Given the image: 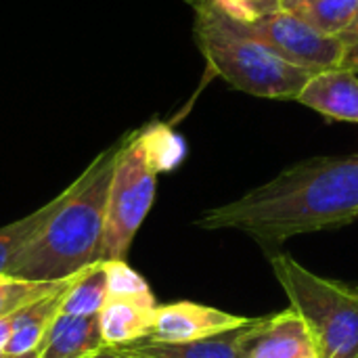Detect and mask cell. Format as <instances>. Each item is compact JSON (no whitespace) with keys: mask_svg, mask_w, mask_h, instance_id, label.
Instances as JSON below:
<instances>
[{"mask_svg":"<svg viewBox=\"0 0 358 358\" xmlns=\"http://www.w3.org/2000/svg\"><path fill=\"white\" fill-rule=\"evenodd\" d=\"M80 275V273H78ZM67 279L61 287H57L52 294L31 302L29 306L21 308L15 317H13V329H10V338L2 350V355L8 358L25 357L31 352H38L48 329L52 327V323L57 321V317L61 315V306L63 300L69 292V287L73 285L76 277Z\"/></svg>","mask_w":358,"mask_h":358,"instance_id":"cell-10","label":"cell"},{"mask_svg":"<svg viewBox=\"0 0 358 358\" xmlns=\"http://www.w3.org/2000/svg\"><path fill=\"white\" fill-rule=\"evenodd\" d=\"M67 281V279H65ZM65 281H23L0 277V319L13 317L31 302L52 294Z\"/></svg>","mask_w":358,"mask_h":358,"instance_id":"cell-17","label":"cell"},{"mask_svg":"<svg viewBox=\"0 0 358 358\" xmlns=\"http://www.w3.org/2000/svg\"><path fill=\"white\" fill-rule=\"evenodd\" d=\"M296 101L329 120L358 124V73L346 67L313 73Z\"/></svg>","mask_w":358,"mask_h":358,"instance_id":"cell-9","label":"cell"},{"mask_svg":"<svg viewBox=\"0 0 358 358\" xmlns=\"http://www.w3.org/2000/svg\"><path fill=\"white\" fill-rule=\"evenodd\" d=\"M122 138L105 149L59 195L42 231L21 250L6 277L23 281H65L101 262L107 195Z\"/></svg>","mask_w":358,"mask_h":358,"instance_id":"cell-2","label":"cell"},{"mask_svg":"<svg viewBox=\"0 0 358 358\" xmlns=\"http://www.w3.org/2000/svg\"><path fill=\"white\" fill-rule=\"evenodd\" d=\"M292 10L315 29L340 38L358 17V0H306Z\"/></svg>","mask_w":358,"mask_h":358,"instance_id":"cell-16","label":"cell"},{"mask_svg":"<svg viewBox=\"0 0 358 358\" xmlns=\"http://www.w3.org/2000/svg\"><path fill=\"white\" fill-rule=\"evenodd\" d=\"M57 203H59V195L50 199L46 206H42L40 210L31 212L29 216L0 229V277H6L8 268L13 266L21 250L42 231V227L52 216Z\"/></svg>","mask_w":358,"mask_h":358,"instance_id":"cell-15","label":"cell"},{"mask_svg":"<svg viewBox=\"0 0 358 358\" xmlns=\"http://www.w3.org/2000/svg\"><path fill=\"white\" fill-rule=\"evenodd\" d=\"M235 17L241 19L283 61L300 69L319 73L342 67L346 52L344 42L315 29L294 10L281 8L279 2L262 4Z\"/></svg>","mask_w":358,"mask_h":358,"instance_id":"cell-6","label":"cell"},{"mask_svg":"<svg viewBox=\"0 0 358 358\" xmlns=\"http://www.w3.org/2000/svg\"><path fill=\"white\" fill-rule=\"evenodd\" d=\"M302 2H306V0H279V6L292 10V8H296L298 4H302Z\"/></svg>","mask_w":358,"mask_h":358,"instance_id":"cell-24","label":"cell"},{"mask_svg":"<svg viewBox=\"0 0 358 358\" xmlns=\"http://www.w3.org/2000/svg\"><path fill=\"white\" fill-rule=\"evenodd\" d=\"M109 298V283H107V264L96 262L82 271L73 285L69 287L61 315H71V317H94L101 313Z\"/></svg>","mask_w":358,"mask_h":358,"instance_id":"cell-14","label":"cell"},{"mask_svg":"<svg viewBox=\"0 0 358 358\" xmlns=\"http://www.w3.org/2000/svg\"><path fill=\"white\" fill-rule=\"evenodd\" d=\"M103 346L99 315H59L38 350V358H86Z\"/></svg>","mask_w":358,"mask_h":358,"instance_id":"cell-12","label":"cell"},{"mask_svg":"<svg viewBox=\"0 0 358 358\" xmlns=\"http://www.w3.org/2000/svg\"><path fill=\"white\" fill-rule=\"evenodd\" d=\"M245 321H248L245 317H237L212 306H203L195 302H174L155 308L151 334L145 340H155L166 344L195 342L237 329Z\"/></svg>","mask_w":358,"mask_h":358,"instance_id":"cell-7","label":"cell"},{"mask_svg":"<svg viewBox=\"0 0 358 358\" xmlns=\"http://www.w3.org/2000/svg\"><path fill=\"white\" fill-rule=\"evenodd\" d=\"M340 40L344 42V46H346V48H348L350 44H355V42H357L358 40V17L355 19V23H352V25H350V27H348V29H346V31L340 36Z\"/></svg>","mask_w":358,"mask_h":358,"instance_id":"cell-23","label":"cell"},{"mask_svg":"<svg viewBox=\"0 0 358 358\" xmlns=\"http://www.w3.org/2000/svg\"><path fill=\"white\" fill-rule=\"evenodd\" d=\"M358 218V151L298 162L243 197L208 210L203 229H237L260 243L329 231Z\"/></svg>","mask_w":358,"mask_h":358,"instance_id":"cell-1","label":"cell"},{"mask_svg":"<svg viewBox=\"0 0 358 358\" xmlns=\"http://www.w3.org/2000/svg\"><path fill=\"white\" fill-rule=\"evenodd\" d=\"M229 13L233 15H243L248 13L250 8H256V6H262V4H271V2H279V0H218Z\"/></svg>","mask_w":358,"mask_h":358,"instance_id":"cell-19","label":"cell"},{"mask_svg":"<svg viewBox=\"0 0 358 358\" xmlns=\"http://www.w3.org/2000/svg\"><path fill=\"white\" fill-rule=\"evenodd\" d=\"M15 317V315H13ZM13 317H2L0 319V355L10 338V329H13Z\"/></svg>","mask_w":358,"mask_h":358,"instance_id":"cell-21","label":"cell"},{"mask_svg":"<svg viewBox=\"0 0 358 358\" xmlns=\"http://www.w3.org/2000/svg\"><path fill=\"white\" fill-rule=\"evenodd\" d=\"M268 317L248 319L241 327L182 344H166L155 340H138L120 350L132 358H248L260 329Z\"/></svg>","mask_w":358,"mask_h":358,"instance_id":"cell-8","label":"cell"},{"mask_svg":"<svg viewBox=\"0 0 358 358\" xmlns=\"http://www.w3.org/2000/svg\"><path fill=\"white\" fill-rule=\"evenodd\" d=\"M86 358H132V357L124 355L120 348H109V346H103L101 350H96L94 355H90V357H86Z\"/></svg>","mask_w":358,"mask_h":358,"instance_id":"cell-22","label":"cell"},{"mask_svg":"<svg viewBox=\"0 0 358 358\" xmlns=\"http://www.w3.org/2000/svg\"><path fill=\"white\" fill-rule=\"evenodd\" d=\"M248 358H317V348L302 317L287 308L268 315Z\"/></svg>","mask_w":358,"mask_h":358,"instance_id":"cell-11","label":"cell"},{"mask_svg":"<svg viewBox=\"0 0 358 358\" xmlns=\"http://www.w3.org/2000/svg\"><path fill=\"white\" fill-rule=\"evenodd\" d=\"M107 264V283H109V298L134 300L149 306H157L155 298L141 275H136L124 260L105 262Z\"/></svg>","mask_w":358,"mask_h":358,"instance_id":"cell-18","label":"cell"},{"mask_svg":"<svg viewBox=\"0 0 358 358\" xmlns=\"http://www.w3.org/2000/svg\"><path fill=\"white\" fill-rule=\"evenodd\" d=\"M271 264L315 342L317 358H358V287L321 277L287 254H275Z\"/></svg>","mask_w":358,"mask_h":358,"instance_id":"cell-5","label":"cell"},{"mask_svg":"<svg viewBox=\"0 0 358 358\" xmlns=\"http://www.w3.org/2000/svg\"><path fill=\"white\" fill-rule=\"evenodd\" d=\"M193 36L208 65L233 88L277 101H296L310 71L283 61L218 0H187Z\"/></svg>","mask_w":358,"mask_h":358,"instance_id":"cell-3","label":"cell"},{"mask_svg":"<svg viewBox=\"0 0 358 358\" xmlns=\"http://www.w3.org/2000/svg\"><path fill=\"white\" fill-rule=\"evenodd\" d=\"M15 358H38V352H31V355H25V357H15Z\"/></svg>","mask_w":358,"mask_h":358,"instance_id":"cell-25","label":"cell"},{"mask_svg":"<svg viewBox=\"0 0 358 358\" xmlns=\"http://www.w3.org/2000/svg\"><path fill=\"white\" fill-rule=\"evenodd\" d=\"M155 308L157 306L134 300L107 298L105 306L99 313L103 344L109 348H122L149 338Z\"/></svg>","mask_w":358,"mask_h":358,"instance_id":"cell-13","label":"cell"},{"mask_svg":"<svg viewBox=\"0 0 358 358\" xmlns=\"http://www.w3.org/2000/svg\"><path fill=\"white\" fill-rule=\"evenodd\" d=\"M342 67H346V69H350V71L358 73V40L355 42V44H350V46L346 48V52H344V61H342Z\"/></svg>","mask_w":358,"mask_h":358,"instance_id":"cell-20","label":"cell"},{"mask_svg":"<svg viewBox=\"0 0 358 358\" xmlns=\"http://www.w3.org/2000/svg\"><path fill=\"white\" fill-rule=\"evenodd\" d=\"M182 155V141L164 124H149L122 138L107 195L101 262L126 258L153 206L157 174L174 168Z\"/></svg>","mask_w":358,"mask_h":358,"instance_id":"cell-4","label":"cell"},{"mask_svg":"<svg viewBox=\"0 0 358 358\" xmlns=\"http://www.w3.org/2000/svg\"><path fill=\"white\" fill-rule=\"evenodd\" d=\"M0 358H8V357H4V355H0Z\"/></svg>","mask_w":358,"mask_h":358,"instance_id":"cell-26","label":"cell"}]
</instances>
